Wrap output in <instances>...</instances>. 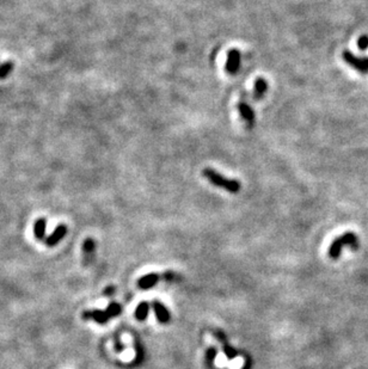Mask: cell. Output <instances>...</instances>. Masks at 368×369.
<instances>
[{
  "mask_svg": "<svg viewBox=\"0 0 368 369\" xmlns=\"http://www.w3.org/2000/svg\"><path fill=\"white\" fill-rule=\"evenodd\" d=\"M268 91V81L264 79V78H258V79L255 81L254 86V98L255 99H261L264 97V95L267 94Z\"/></svg>",
  "mask_w": 368,
  "mask_h": 369,
  "instance_id": "obj_9",
  "label": "cell"
},
{
  "mask_svg": "<svg viewBox=\"0 0 368 369\" xmlns=\"http://www.w3.org/2000/svg\"><path fill=\"white\" fill-rule=\"evenodd\" d=\"M357 47H359L360 51H367L368 49V35H361L357 40Z\"/></svg>",
  "mask_w": 368,
  "mask_h": 369,
  "instance_id": "obj_14",
  "label": "cell"
},
{
  "mask_svg": "<svg viewBox=\"0 0 368 369\" xmlns=\"http://www.w3.org/2000/svg\"><path fill=\"white\" fill-rule=\"evenodd\" d=\"M148 311H150V305L147 303H141L135 310V318L137 320L144 321L147 318Z\"/></svg>",
  "mask_w": 368,
  "mask_h": 369,
  "instance_id": "obj_12",
  "label": "cell"
},
{
  "mask_svg": "<svg viewBox=\"0 0 368 369\" xmlns=\"http://www.w3.org/2000/svg\"><path fill=\"white\" fill-rule=\"evenodd\" d=\"M107 313H108L109 315H110V318H111V317H116V315H119L120 313H121V306H120L119 304L112 303V304H110V305H109V306H108V308H107Z\"/></svg>",
  "mask_w": 368,
  "mask_h": 369,
  "instance_id": "obj_13",
  "label": "cell"
},
{
  "mask_svg": "<svg viewBox=\"0 0 368 369\" xmlns=\"http://www.w3.org/2000/svg\"><path fill=\"white\" fill-rule=\"evenodd\" d=\"M114 290H115L114 287H110V288L105 289V294H111V293H114Z\"/></svg>",
  "mask_w": 368,
  "mask_h": 369,
  "instance_id": "obj_19",
  "label": "cell"
},
{
  "mask_svg": "<svg viewBox=\"0 0 368 369\" xmlns=\"http://www.w3.org/2000/svg\"><path fill=\"white\" fill-rule=\"evenodd\" d=\"M240 62H242V54H240L238 49L229 51L227 54V60H226V72L235 76L240 70Z\"/></svg>",
  "mask_w": 368,
  "mask_h": 369,
  "instance_id": "obj_4",
  "label": "cell"
},
{
  "mask_svg": "<svg viewBox=\"0 0 368 369\" xmlns=\"http://www.w3.org/2000/svg\"><path fill=\"white\" fill-rule=\"evenodd\" d=\"M215 357H217V349L215 348H210L206 353V360L208 362H212L214 361Z\"/></svg>",
  "mask_w": 368,
  "mask_h": 369,
  "instance_id": "obj_17",
  "label": "cell"
},
{
  "mask_svg": "<svg viewBox=\"0 0 368 369\" xmlns=\"http://www.w3.org/2000/svg\"><path fill=\"white\" fill-rule=\"evenodd\" d=\"M214 335H215V337H217V338H218L219 340H220V342H221L222 344H226V337H225L224 333H222V332H215Z\"/></svg>",
  "mask_w": 368,
  "mask_h": 369,
  "instance_id": "obj_18",
  "label": "cell"
},
{
  "mask_svg": "<svg viewBox=\"0 0 368 369\" xmlns=\"http://www.w3.org/2000/svg\"><path fill=\"white\" fill-rule=\"evenodd\" d=\"M66 233H67V227L65 225H59L55 228L54 232L45 239V244H47L48 246H54V245L58 244L59 241L66 236Z\"/></svg>",
  "mask_w": 368,
  "mask_h": 369,
  "instance_id": "obj_6",
  "label": "cell"
},
{
  "mask_svg": "<svg viewBox=\"0 0 368 369\" xmlns=\"http://www.w3.org/2000/svg\"><path fill=\"white\" fill-rule=\"evenodd\" d=\"M202 175L203 177H206L211 184H213V186L218 188H221V189L228 191V193L231 194L239 193L240 188H242V184H240L238 179L227 178V177L222 176L221 173H219L217 170L214 169H203Z\"/></svg>",
  "mask_w": 368,
  "mask_h": 369,
  "instance_id": "obj_1",
  "label": "cell"
},
{
  "mask_svg": "<svg viewBox=\"0 0 368 369\" xmlns=\"http://www.w3.org/2000/svg\"><path fill=\"white\" fill-rule=\"evenodd\" d=\"M45 220L44 219H40L35 222V227H34V232H35V237L37 239H43L45 236Z\"/></svg>",
  "mask_w": 368,
  "mask_h": 369,
  "instance_id": "obj_11",
  "label": "cell"
},
{
  "mask_svg": "<svg viewBox=\"0 0 368 369\" xmlns=\"http://www.w3.org/2000/svg\"><path fill=\"white\" fill-rule=\"evenodd\" d=\"M224 353L226 355V357L229 358V360H232V358H236L237 356H238L237 350L233 349V348L231 345H228L227 343L224 344Z\"/></svg>",
  "mask_w": 368,
  "mask_h": 369,
  "instance_id": "obj_15",
  "label": "cell"
},
{
  "mask_svg": "<svg viewBox=\"0 0 368 369\" xmlns=\"http://www.w3.org/2000/svg\"><path fill=\"white\" fill-rule=\"evenodd\" d=\"M158 280H159V276L157 274L145 275V276H143V278L139 279V281H137V286H139L141 289H150L155 285V283L158 282Z\"/></svg>",
  "mask_w": 368,
  "mask_h": 369,
  "instance_id": "obj_10",
  "label": "cell"
},
{
  "mask_svg": "<svg viewBox=\"0 0 368 369\" xmlns=\"http://www.w3.org/2000/svg\"><path fill=\"white\" fill-rule=\"evenodd\" d=\"M84 319H94L95 321H97L98 324H105L109 319H110V315L107 313V311H86L84 312L83 314Z\"/></svg>",
  "mask_w": 368,
  "mask_h": 369,
  "instance_id": "obj_7",
  "label": "cell"
},
{
  "mask_svg": "<svg viewBox=\"0 0 368 369\" xmlns=\"http://www.w3.org/2000/svg\"><path fill=\"white\" fill-rule=\"evenodd\" d=\"M153 310H154L155 317H157L158 320L163 322V324H165V322H168L170 320V312L163 304L158 303V301H154Z\"/></svg>",
  "mask_w": 368,
  "mask_h": 369,
  "instance_id": "obj_8",
  "label": "cell"
},
{
  "mask_svg": "<svg viewBox=\"0 0 368 369\" xmlns=\"http://www.w3.org/2000/svg\"><path fill=\"white\" fill-rule=\"evenodd\" d=\"M342 58L347 65L361 74H368V56H356L350 51L342 53Z\"/></svg>",
  "mask_w": 368,
  "mask_h": 369,
  "instance_id": "obj_2",
  "label": "cell"
},
{
  "mask_svg": "<svg viewBox=\"0 0 368 369\" xmlns=\"http://www.w3.org/2000/svg\"><path fill=\"white\" fill-rule=\"evenodd\" d=\"M94 250H95V241L92 239H87L84 243V251L86 253H91L94 252Z\"/></svg>",
  "mask_w": 368,
  "mask_h": 369,
  "instance_id": "obj_16",
  "label": "cell"
},
{
  "mask_svg": "<svg viewBox=\"0 0 368 369\" xmlns=\"http://www.w3.org/2000/svg\"><path fill=\"white\" fill-rule=\"evenodd\" d=\"M238 111L239 115L244 120V122L246 123V126L249 128H252L255 125V120H256V116H255V110L252 106H251L249 103L245 101L238 103Z\"/></svg>",
  "mask_w": 368,
  "mask_h": 369,
  "instance_id": "obj_5",
  "label": "cell"
},
{
  "mask_svg": "<svg viewBox=\"0 0 368 369\" xmlns=\"http://www.w3.org/2000/svg\"><path fill=\"white\" fill-rule=\"evenodd\" d=\"M356 243V238L354 236L353 233H346L343 236L338 237L334 243L331 244L330 250H329V255H330L331 258H337L339 252H341V249L343 247V245L347 244H352L355 245Z\"/></svg>",
  "mask_w": 368,
  "mask_h": 369,
  "instance_id": "obj_3",
  "label": "cell"
}]
</instances>
